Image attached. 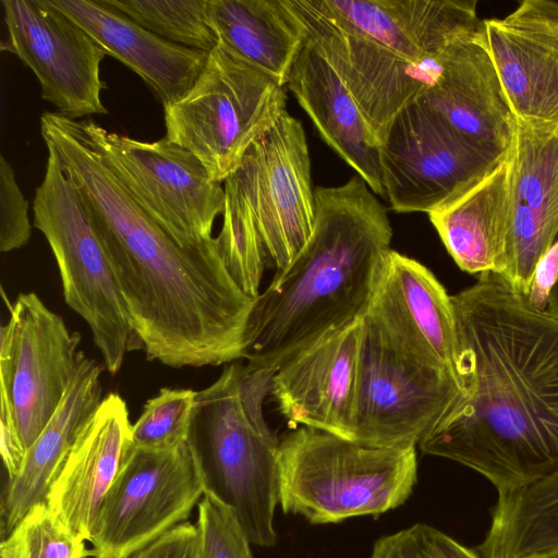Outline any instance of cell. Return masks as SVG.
Here are the masks:
<instances>
[{
    "mask_svg": "<svg viewBox=\"0 0 558 558\" xmlns=\"http://www.w3.org/2000/svg\"><path fill=\"white\" fill-rule=\"evenodd\" d=\"M40 133L94 214L138 347L170 367L242 360L255 298L215 241L178 244L128 193L78 120L40 118Z\"/></svg>",
    "mask_w": 558,
    "mask_h": 558,
    "instance_id": "cell-1",
    "label": "cell"
},
{
    "mask_svg": "<svg viewBox=\"0 0 558 558\" xmlns=\"http://www.w3.org/2000/svg\"><path fill=\"white\" fill-rule=\"evenodd\" d=\"M461 396L418 444L497 490L558 470V317L496 274L451 295Z\"/></svg>",
    "mask_w": 558,
    "mask_h": 558,
    "instance_id": "cell-2",
    "label": "cell"
},
{
    "mask_svg": "<svg viewBox=\"0 0 558 558\" xmlns=\"http://www.w3.org/2000/svg\"><path fill=\"white\" fill-rule=\"evenodd\" d=\"M312 235L255 299L242 360L274 373L305 345L361 318L374 296L392 228L387 209L353 175L315 189Z\"/></svg>",
    "mask_w": 558,
    "mask_h": 558,
    "instance_id": "cell-3",
    "label": "cell"
},
{
    "mask_svg": "<svg viewBox=\"0 0 558 558\" xmlns=\"http://www.w3.org/2000/svg\"><path fill=\"white\" fill-rule=\"evenodd\" d=\"M223 190L217 248L238 286L256 299L265 266L284 269L314 229L315 189L302 123L286 111L252 144Z\"/></svg>",
    "mask_w": 558,
    "mask_h": 558,
    "instance_id": "cell-4",
    "label": "cell"
},
{
    "mask_svg": "<svg viewBox=\"0 0 558 558\" xmlns=\"http://www.w3.org/2000/svg\"><path fill=\"white\" fill-rule=\"evenodd\" d=\"M271 376L239 361L226 364L211 385L196 391L186 440L205 493L231 508L258 546L277 541L280 439L263 413Z\"/></svg>",
    "mask_w": 558,
    "mask_h": 558,
    "instance_id": "cell-5",
    "label": "cell"
},
{
    "mask_svg": "<svg viewBox=\"0 0 558 558\" xmlns=\"http://www.w3.org/2000/svg\"><path fill=\"white\" fill-rule=\"evenodd\" d=\"M278 474L284 513L313 524L379 515L412 494L416 447H374L300 426L280 439Z\"/></svg>",
    "mask_w": 558,
    "mask_h": 558,
    "instance_id": "cell-6",
    "label": "cell"
},
{
    "mask_svg": "<svg viewBox=\"0 0 558 558\" xmlns=\"http://www.w3.org/2000/svg\"><path fill=\"white\" fill-rule=\"evenodd\" d=\"M45 175L33 201L34 227L56 258L65 303L88 325L105 369L117 374L128 351L140 348L89 206L47 147Z\"/></svg>",
    "mask_w": 558,
    "mask_h": 558,
    "instance_id": "cell-7",
    "label": "cell"
},
{
    "mask_svg": "<svg viewBox=\"0 0 558 558\" xmlns=\"http://www.w3.org/2000/svg\"><path fill=\"white\" fill-rule=\"evenodd\" d=\"M81 335L34 292L21 293L0 330V442L8 480L58 410L83 351Z\"/></svg>",
    "mask_w": 558,
    "mask_h": 558,
    "instance_id": "cell-8",
    "label": "cell"
},
{
    "mask_svg": "<svg viewBox=\"0 0 558 558\" xmlns=\"http://www.w3.org/2000/svg\"><path fill=\"white\" fill-rule=\"evenodd\" d=\"M165 109L166 137L226 181L287 111L284 86L218 41L193 87Z\"/></svg>",
    "mask_w": 558,
    "mask_h": 558,
    "instance_id": "cell-9",
    "label": "cell"
},
{
    "mask_svg": "<svg viewBox=\"0 0 558 558\" xmlns=\"http://www.w3.org/2000/svg\"><path fill=\"white\" fill-rule=\"evenodd\" d=\"M461 396L444 366L411 348L374 313L363 315L355 441L416 447Z\"/></svg>",
    "mask_w": 558,
    "mask_h": 558,
    "instance_id": "cell-10",
    "label": "cell"
},
{
    "mask_svg": "<svg viewBox=\"0 0 558 558\" xmlns=\"http://www.w3.org/2000/svg\"><path fill=\"white\" fill-rule=\"evenodd\" d=\"M78 122L128 193L178 244L194 247L213 238L225 190L190 150L167 137L145 142Z\"/></svg>",
    "mask_w": 558,
    "mask_h": 558,
    "instance_id": "cell-11",
    "label": "cell"
},
{
    "mask_svg": "<svg viewBox=\"0 0 558 558\" xmlns=\"http://www.w3.org/2000/svg\"><path fill=\"white\" fill-rule=\"evenodd\" d=\"M205 488L186 444L170 450L128 445L118 474L98 511L94 558H132L186 522Z\"/></svg>",
    "mask_w": 558,
    "mask_h": 558,
    "instance_id": "cell-12",
    "label": "cell"
},
{
    "mask_svg": "<svg viewBox=\"0 0 558 558\" xmlns=\"http://www.w3.org/2000/svg\"><path fill=\"white\" fill-rule=\"evenodd\" d=\"M504 157L462 136L418 97L393 119L380 143L385 197L397 213L428 215Z\"/></svg>",
    "mask_w": 558,
    "mask_h": 558,
    "instance_id": "cell-13",
    "label": "cell"
},
{
    "mask_svg": "<svg viewBox=\"0 0 558 558\" xmlns=\"http://www.w3.org/2000/svg\"><path fill=\"white\" fill-rule=\"evenodd\" d=\"M7 41L1 49L14 53L36 75L41 97L58 113L76 120L106 114L100 62L105 50L50 0H2Z\"/></svg>",
    "mask_w": 558,
    "mask_h": 558,
    "instance_id": "cell-14",
    "label": "cell"
},
{
    "mask_svg": "<svg viewBox=\"0 0 558 558\" xmlns=\"http://www.w3.org/2000/svg\"><path fill=\"white\" fill-rule=\"evenodd\" d=\"M290 1L307 38L337 70L380 145L399 112L436 83L453 46L441 58L409 60L342 32L312 0Z\"/></svg>",
    "mask_w": 558,
    "mask_h": 558,
    "instance_id": "cell-15",
    "label": "cell"
},
{
    "mask_svg": "<svg viewBox=\"0 0 558 558\" xmlns=\"http://www.w3.org/2000/svg\"><path fill=\"white\" fill-rule=\"evenodd\" d=\"M362 317L325 333L274 371L269 393L289 422L354 440Z\"/></svg>",
    "mask_w": 558,
    "mask_h": 558,
    "instance_id": "cell-16",
    "label": "cell"
},
{
    "mask_svg": "<svg viewBox=\"0 0 558 558\" xmlns=\"http://www.w3.org/2000/svg\"><path fill=\"white\" fill-rule=\"evenodd\" d=\"M509 165V243L501 277L529 295L535 269L558 239V124L515 120Z\"/></svg>",
    "mask_w": 558,
    "mask_h": 558,
    "instance_id": "cell-17",
    "label": "cell"
},
{
    "mask_svg": "<svg viewBox=\"0 0 558 558\" xmlns=\"http://www.w3.org/2000/svg\"><path fill=\"white\" fill-rule=\"evenodd\" d=\"M342 32L392 54L444 57L483 24L476 0H312Z\"/></svg>",
    "mask_w": 558,
    "mask_h": 558,
    "instance_id": "cell-18",
    "label": "cell"
},
{
    "mask_svg": "<svg viewBox=\"0 0 558 558\" xmlns=\"http://www.w3.org/2000/svg\"><path fill=\"white\" fill-rule=\"evenodd\" d=\"M367 311L415 351L444 366L465 396L452 298L426 266L390 250Z\"/></svg>",
    "mask_w": 558,
    "mask_h": 558,
    "instance_id": "cell-19",
    "label": "cell"
},
{
    "mask_svg": "<svg viewBox=\"0 0 558 558\" xmlns=\"http://www.w3.org/2000/svg\"><path fill=\"white\" fill-rule=\"evenodd\" d=\"M125 401L116 392L104 397L78 434L46 496V505L80 541L90 539L100 506L131 441Z\"/></svg>",
    "mask_w": 558,
    "mask_h": 558,
    "instance_id": "cell-20",
    "label": "cell"
},
{
    "mask_svg": "<svg viewBox=\"0 0 558 558\" xmlns=\"http://www.w3.org/2000/svg\"><path fill=\"white\" fill-rule=\"evenodd\" d=\"M462 136L499 156L508 151L515 118L481 27L451 48L436 83L421 96Z\"/></svg>",
    "mask_w": 558,
    "mask_h": 558,
    "instance_id": "cell-21",
    "label": "cell"
},
{
    "mask_svg": "<svg viewBox=\"0 0 558 558\" xmlns=\"http://www.w3.org/2000/svg\"><path fill=\"white\" fill-rule=\"evenodd\" d=\"M109 54L134 71L163 108L180 100L202 73L209 52L183 47L145 29L104 0H50Z\"/></svg>",
    "mask_w": 558,
    "mask_h": 558,
    "instance_id": "cell-22",
    "label": "cell"
},
{
    "mask_svg": "<svg viewBox=\"0 0 558 558\" xmlns=\"http://www.w3.org/2000/svg\"><path fill=\"white\" fill-rule=\"evenodd\" d=\"M287 86L323 141L374 194L385 197L380 145L337 70L308 38L291 66Z\"/></svg>",
    "mask_w": 558,
    "mask_h": 558,
    "instance_id": "cell-23",
    "label": "cell"
},
{
    "mask_svg": "<svg viewBox=\"0 0 558 558\" xmlns=\"http://www.w3.org/2000/svg\"><path fill=\"white\" fill-rule=\"evenodd\" d=\"M100 374L99 364L83 353L58 410L27 449L19 473L8 480L0 507L2 539L46 501L64 458L104 399Z\"/></svg>",
    "mask_w": 558,
    "mask_h": 558,
    "instance_id": "cell-24",
    "label": "cell"
},
{
    "mask_svg": "<svg viewBox=\"0 0 558 558\" xmlns=\"http://www.w3.org/2000/svg\"><path fill=\"white\" fill-rule=\"evenodd\" d=\"M507 154V153H506ZM507 156L462 194L428 214L457 266L471 275L504 276L509 243Z\"/></svg>",
    "mask_w": 558,
    "mask_h": 558,
    "instance_id": "cell-25",
    "label": "cell"
},
{
    "mask_svg": "<svg viewBox=\"0 0 558 558\" xmlns=\"http://www.w3.org/2000/svg\"><path fill=\"white\" fill-rule=\"evenodd\" d=\"M488 51L517 121L558 124V40L509 20H484Z\"/></svg>",
    "mask_w": 558,
    "mask_h": 558,
    "instance_id": "cell-26",
    "label": "cell"
},
{
    "mask_svg": "<svg viewBox=\"0 0 558 558\" xmlns=\"http://www.w3.org/2000/svg\"><path fill=\"white\" fill-rule=\"evenodd\" d=\"M206 11L220 44L287 86L307 38L290 0H207Z\"/></svg>",
    "mask_w": 558,
    "mask_h": 558,
    "instance_id": "cell-27",
    "label": "cell"
},
{
    "mask_svg": "<svg viewBox=\"0 0 558 558\" xmlns=\"http://www.w3.org/2000/svg\"><path fill=\"white\" fill-rule=\"evenodd\" d=\"M497 492L490 526L476 548L482 558H526L558 549V470Z\"/></svg>",
    "mask_w": 558,
    "mask_h": 558,
    "instance_id": "cell-28",
    "label": "cell"
},
{
    "mask_svg": "<svg viewBox=\"0 0 558 558\" xmlns=\"http://www.w3.org/2000/svg\"><path fill=\"white\" fill-rule=\"evenodd\" d=\"M157 36L210 52L218 38L207 19V0H104Z\"/></svg>",
    "mask_w": 558,
    "mask_h": 558,
    "instance_id": "cell-29",
    "label": "cell"
},
{
    "mask_svg": "<svg viewBox=\"0 0 558 558\" xmlns=\"http://www.w3.org/2000/svg\"><path fill=\"white\" fill-rule=\"evenodd\" d=\"M196 391L162 388L132 424L131 440L147 450H170L186 444Z\"/></svg>",
    "mask_w": 558,
    "mask_h": 558,
    "instance_id": "cell-30",
    "label": "cell"
},
{
    "mask_svg": "<svg viewBox=\"0 0 558 558\" xmlns=\"http://www.w3.org/2000/svg\"><path fill=\"white\" fill-rule=\"evenodd\" d=\"M85 542L76 538L51 512L46 502L32 508L2 539L1 558H85Z\"/></svg>",
    "mask_w": 558,
    "mask_h": 558,
    "instance_id": "cell-31",
    "label": "cell"
},
{
    "mask_svg": "<svg viewBox=\"0 0 558 558\" xmlns=\"http://www.w3.org/2000/svg\"><path fill=\"white\" fill-rule=\"evenodd\" d=\"M199 558H254L235 513L209 493L197 504Z\"/></svg>",
    "mask_w": 558,
    "mask_h": 558,
    "instance_id": "cell-32",
    "label": "cell"
},
{
    "mask_svg": "<svg viewBox=\"0 0 558 558\" xmlns=\"http://www.w3.org/2000/svg\"><path fill=\"white\" fill-rule=\"evenodd\" d=\"M371 558H482L438 529L416 523L378 538Z\"/></svg>",
    "mask_w": 558,
    "mask_h": 558,
    "instance_id": "cell-33",
    "label": "cell"
},
{
    "mask_svg": "<svg viewBox=\"0 0 558 558\" xmlns=\"http://www.w3.org/2000/svg\"><path fill=\"white\" fill-rule=\"evenodd\" d=\"M32 233L28 204L16 182L14 170L0 156V250L11 252L24 246Z\"/></svg>",
    "mask_w": 558,
    "mask_h": 558,
    "instance_id": "cell-34",
    "label": "cell"
},
{
    "mask_svg": "<svg viewBox=\"0 0 558 558\" xmlns=\"http://www.w3.org/2000/svg\"><path fill=\"white\" fill-rule=\"evenodd\" d=\"M132 558H199L195 524L183 522L177 525Z\"/></svg>",
    "mask_w": 558,
    "mask_h": 558,
    "instance_id": "cell-35",
    "label": "cell"
},
{
    "mask_svg": "<svg viewBox=\"0 0 558 558\" xmlns=\"http://www.w3.org/2000/svg\"><path fill=\"white\" fill-rule=\"evenodd\" d=\"M507 17L558 40V0H523Z\"/></svg>",
    "mask_w": 558,
    "mask_h": 558,
    "instance_id": "cell-36",
    "label": "cell"
},
{
    "mask_svg": "<svg viewBox=\"0 0 558 558\" xmlns=\"http://www.w3.org/2000/svg\"><path fill=\"white\" fill-rule=\"evenodd\" d=\"M558 279V239L536 266L531 283L529 301L539 310H545L548 294Z\"/></svg>",
    "mask_w": 558,
    "mask_h": 558,
    "instance_id": "cell-37",
    "label": "cell"
},
{
    "mask_svg": "<svg viewBox=\"0 0 558 558\" xmlns=\"http://www.w3.org/2000/svg\"><path fill=\"white\" fill-rule=\"evenodd\" d=\"M545 311L558 317V279L548 294Z\"/></svg>",
    "mask_w": 558,
    "mask_h": 558,
    "instance_id": "cell-38",
    "label": "cell"
},
{
    "mask_svg": "<svg viewBox=\"0 0 558 558\" xmlns=\"http://www.w3.org/2000/svg\"><path fill=\"white\" fill-rule=\"evenodd\" d=\"M526 558H558V549L536 554Z\"/></svg>",
    "mask_w": 558,
    "mask_h": 558,
    "instance_id": "cell-39",
    "label": "cell"
},
{
    "mask_svg": "<svg viewBox=\"0 0 558 558\" xmlns=\"http://www.w3.org/2000/svg\"><path fill=\"white\" fill-rule=\"evenodd\" d=\"M85 558H88V557H85Z\"/></svg>",
    "mask_w": 558,
    "mask_h": 558,
    "instance_id": "cell-40",
    "label": "cell"
}]
</instances>
